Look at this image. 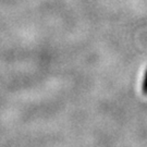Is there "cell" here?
I'll return each mask as SVG.
<instances>
[{"label": "cell", "instance_id": "cell-1", "mask_svg": "<svg viewBox=\"0 0 147 147\" xmlns=\"http://www.w3.org/2000/svg\"><path fill=\"white\" fill-rule=\"evenodd\" d=\"M145 90H147V80H146V82H145Z\"/></svg>", "mask_w": 147, "mask_h": 147}]
</instances>
